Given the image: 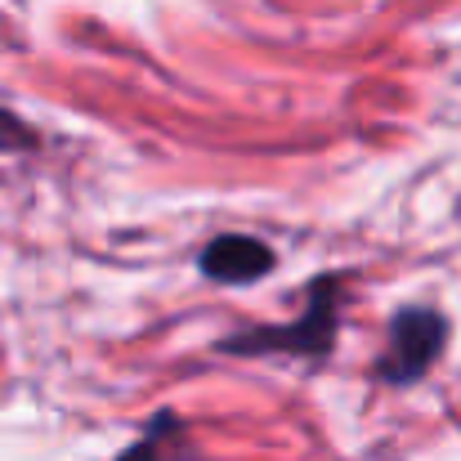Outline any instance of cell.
<instances>
[{
  "label": "cell",
  "instance_id": "3957f363",
  "mask_svg": "<svg viewBox=\"0 0 461 461\" xmlns=\"http://www.w3.org/2000/svg\"><path fill=\"white\" fill-rule=\"evenodd\" d=\"M269 269H274V251L242 233H224L202 251V274L215 283H256Z\"/></svg>",
  "mask_w": 461,
  "mask_h": 461
},
{
  "label": "cell",
  "instance_id": "5b68a950",
  "mask_svg": "<svg viewBox=\"0 0 461 461\" xmlns=\"http://www.w3.org/2000/svg\"><path fill=\"white\" fill-rule=\"evenodd\" d=\"M27 144H32L27 126H23L18 117H9V113L0 108V149H27Z\"/></svg>",
  "mask_w": 461,
  "mask_h": 461
},
{
  "label": "cell",
  "instance_id": "6da1fadb",
  "mask_svg": "<svg viewBox=\"0 0 461 461\" xmlns=\"http://www.w3.org/2000/svg\"><path fill=\"white\" fill-rule=\"evenodd\" d=\"M336 292H340V283L322 278L296 327H256V331L229 336L220 349H229V354H278V349L283 354H327L331 336H336Z\"/></svg>",
  "mask_w": 461,
  "mask_h": 461
},
{
  "label": "cell",
  "instance_id": "277c9868",
  "mask_svg": "<svg viewBox=\"0 0 461 461\" xmlns=\"http://www.w3.org/2000/svg\"><path fill=\"white\" fill-rule=\"evenodd\" d=\"M122 461H197V453L184 439V426L175 421V412H157V421L144 430V439L135 448H126Z\"/></svg>",
  "mask_w": 461,
  "mask_h": 461
},
{
  "label": "cell",
  "instance_id": "7a4b0ae2",
  "mask_svg": "<svg viewBox=\"0 0 461 461\" xmlns=\"http://www.w3.org/2000/svg\"><path fill=\"white\" fill-rule=\"evenodd\" d=\"M444 345H448V318L444 313L421 305L399 309L394 322H390V349L376 363V376L390 381V385L421 381L435 367V358L444 354Z\"/></svg>",
  "mask_w": 461,
  "mask_h": 461
}]
</instances>
